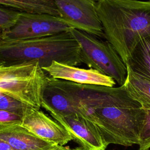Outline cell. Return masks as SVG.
Masks as SVG:
<instances>
[{
	"mask_svg": "<svg viewBox=\"0 0 150 150\" xmlns=\"http://www.w3.org/2000/svg\"><path fill=\"white\" fill-rule=\"evenodd\" d=\"M52 150H86V149H83L81 146L74 148H71L69 146H64L59 145L56 148H54Z\"/></svg>",
	"mask_w": 150,
	"mask_h": 150,
	"instance_id": "ffe728a7",
	"label": "cell"
},
{
	"mask_svg": "<svg viewBox=\"0 0 150 150\" xmlns=\"http://www.w3.org/2000/svg\"><path fill=\"white\" fill-rule=\"evenodd\" d=\"M20 12L0 6V38L16 23Z\"/></svg>",
	"mask_w": 150,
	"mask_h": 150,
	"instance_id": "2e32d148",
	"label": "cell"
},
{
	"mask_svg": "<svg viewBox=\"0 0 150 150\" xmlns=\"http://www.w3.org/2000/svg\"><path fill=\"white\" fill-rule=\"evenodd\" d=\"M46 73L38 61L0 66V92L33 108L41 107Z\"/></svg>",
	"mask_w": 150,
	"mask_h": 150,
	"instance_id": "277c9868",
	"label": "cell"
},
{
	"mask_svg": "<svg viewBox=\"0 0 150 150\" xmlns=\"http://www.w3.org/2000/svg\"><path fill=\"white\" fill-rule=\"evenodd\" d=\"M126 65L137 74L150 80V36L139 40Z\"/></svg>",
	"mask_w": 150,
	"mask_h": 150,
	"instance_id": "5bb4252c",
	"label": "cell"
},
{
	"mask_svg": "<svg viewBox=\"0 0 150 150\" xmlns=\"http://www.w3.org/2000/svg\"><path fill=\"white\" fill-rule=\"evenodd\" d=\"M71 28L59 16L20 12L15 25L0 39L5 41L35 39L69 31Z\"/></svg>",
	"mask_w": 150,
	"mask_h": 150,
	"instance_id": "8992f818",
	"label": "cell"
},
{
	"mask_svg": "<svg viewBox=\"0 0 150 150\" xmlns=\"http://www.w3.org/2000/svg\"><path fill=\"white\" fill-rule=\"evenodd\" d=\"M0 138L16 150H52L59 146L40 138L21 124L0 125Z\"/></svg>",
	"mask_w": 150,
	"mask_h": 150,
	"instance_id": "7c38bea8",
	"label": "cell"
},
{
	"mask_svg": "<svg viewBox=\"0 0 150 150\" xmlns=\"http://www.w3.org/2000/svg\"><path fill=\"white\" fill-rule=\"evenodd\" d=\"M145 112L144 122L139 135V150L150 149V108H143Z\"/></svg>",
	"mask_w": 150,
	"mask_h": 150,
	"instance_id": "e0dca14e",
	"label": "cell"
},
{
	"mask_svg": "<svg viewBox=\"0 0 150 150\" xmlns=\"http://www.w3.org/2000/svg\"><path fill=\"white\" fill-rule=\"evenodd\" d=\"M59 16L71 28L77 29L98 37H104L99 19L98 0H52Z\"/></svg>",
	"mask_w": 150,
	"mask_h": 150,
	"instance_id": "52a82bcc",
	"label": "cell"
},
{
	"mask_svg": "<svg viewBox=\"0 0 150 150\" xmlns=\"http://www.w3.org/2000/svg\"><path fill=\"white\" fill-rule=\"evenodd\" d=\"M50 77L71 81L80 84L98 85L114 87L116 82L110 76L102 74L93 69H82L75 66L53 62L43 69Z\"/></svg>",
	"mask_w": 150,
	"mask_h": 150,
	"instance_id": "8fae6325",
	"label": "cell"
},
{
	"mask_svg": "<svg viewBox=\"0 0 150 150\" xmlns=\"http://www.w3.org/2000/svg\"><path fill=\"white\" fill-rule=\"evenodd\" d=\"M2 64H4V63L3 62V61L0 59V66Z\"/></svg>",
	"mask_w": 150,
	"mask_h": 150,
	"instance_id": "44dd1931",
	"label": "cell"
},
{
	"mask_svg": "<svg viewBox=\"0 0 150 150\" xmlns=\"http://www.w3.org/2000/svg\"><path fill=\"white\" fill-rule=\"evenodd\" d=\"M104 38L126 65L139 40L150 36V1L98 0Z\"/></svg>",
	"mask_w": 150,
	"mask_h": 150,
	"instance_id": "7a4b0ae2",
	"label": "cell"
},
{
	"mask_svg": "<svg viewBox=\"0 0 150 150\" xmlns=\"http://www.w3.org/2000/svg\"><path fill=\"white\" fill-rule=\"evenodd\" d=\"M77 84L47 77L41 96V107L51 115L80 114Z\"/></svg>",
	"mask_w": 150,
	"mask_h": 150,
	"instance_id": "ba28073f",
	"label": "cell"
},
{
	"mask_svg": "<svg viewBox=\"0 0 150 150\" xmlns=\"http://www.w3.org/2000/svg\"><path fill=\"white\" fill-rule=\"evenodd\" d=\"M0 150H16L12 148L8 142L0 138Z\"/></svg>",
	"mask_w": 150,
	"mask_h": 150,
	"instance_id": "d6986e66",
	"label": "cell"
},
{
	"mask_svg": "<svg viewBox=\"0 0 150 150\" xmlns=\"http://www.w3.org/2000/svg\"><path fill=\"white\" fill-rule=\"evenodd\" d=\"M77 89L80 114L96 125L108 145H138L145 112L124 84L114 87L77 84Z\"/></svg>",
	"mask_w": 150,
	"mask_h": 150,
	"instance_id": "6da1fadb",
	"label": "cell"
},
{
	"mask_svg": "<svg viewBox=\"0 0 150 150\" xmlns=\"http://www.w3.org/2000/svg\"><path fill=\"white\" fill-rule=\"evenodd\" d=\"M62 125L77 142L86 150H105L107 144L96 125L84 116L74 114L67 115H51Z\"/></svg>",
	"mask_w": 150,
	"mask_h": 150,
	"instance_id": "9c48e42d",
	"label": "cell"
},
{
	"mask_svg": "<svg viewBox=\"0 0 150 150\" xmlns=\"http://www.w3.org/2000/svg\"><path fill=\"white\" fill-rule=\"evenodd\" d=\"M148 1H150V0H148Z\"/></svg>",
	"mask_w": 150,
	"mask_h": 150,
	"instance_id": "7402d4cb",
	"label": "cell"
},
{
	"mask_svg": "<svg viewBox=\"0 0 150 150\" xmlns=\"http://www.w3.org/2000/svg\"><path fill=\"white\" fill-rule=\"evenodd\" d=\"M21 125L40 138L63 146L73 138L57 122H55L40 109L32 107L27 108L23 114Z\"/></svg>",
	"mask_w": 150,
	"mask_h": 150,
	"instance_id": "30bf717a",
	"label": "cell"
},
{
	"mask_svg": "<svg viewBox=\"0 0 150 150\" xmlns=\"http://www.w3.org/2000/svg\"><path fill=\"white\" fill-rule=\"evenodd\" d=\"M69 31L80 46L81 63L111 77L120 86L124 84L127 66L108 40H98L93 35L74 28Z\"/></svg>",
	"mask_w": 150,
	"mask_h": 150,
	"instance_id": "5b68a950",
	"label": "cell"
},
{
	"mask_svg": "<svg viewBox=\"0 0 150 150\" xmlns=\"http://www.w3.org/2000/svg\"><path fill=\"white\" fill-rule=\"evenodd\" d=\"M31 107L12 97L0 92V109L17 114H23Z\"/></svg>",
	"mask_w": 150,
	"mask_h": 150,
	"instance_id": "9a60e30c",
	"label": "cell"
},
{
	"mask_svg": "<svg viewBox=\"0 0 150 150\" xmlns=\"http://www.w3.org/2000/svg\"><path fill=\"white\" fill-rule=\"evenodd\" d=\"M23 114L0 109V125L21 124Z\"/></svg>",
	"mask_w": 150,
	"mask_h": 150,
	"instance_id": "ac0fdd59",
	"label": "cell"
},
{
	"mask_svg": "<svg viewBox=\"0 0 150 150\" xmlns=\"http://www.w3.org/2000/svg\"><path fill=\"white\" fill-rule=\"evenodd\" d=\"M0 59L4 64L38 61L42 69L54 61L76 66L81 63L80 46L69 30L22 40L0 39Z\"/></svg>",
	"mask_w": 150,
	"mask_h": 150,
	"instance_id": "3957f363",
	"label": "cell"
},
{
	"mask_svg": "<svg viewBox=\"0 0 150 150\" xmlns=\"http://www.w3.org/2000/svg\"><path fill=\"white\" fill-rule=\"evenodd\" d=\"M127 74L124 84L129 95L142 108H150V80L135 71L126 65Z\"/></svg>",
	"mask_w": 150,
	"mask_h": 150,
	"instance_id": "4fadbf2b",
	"label": "cell"
}]
</instances>
